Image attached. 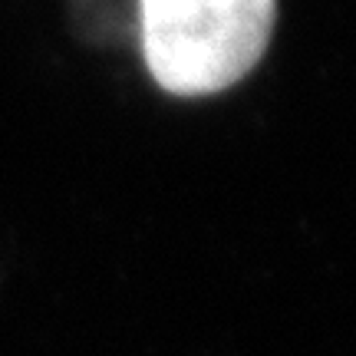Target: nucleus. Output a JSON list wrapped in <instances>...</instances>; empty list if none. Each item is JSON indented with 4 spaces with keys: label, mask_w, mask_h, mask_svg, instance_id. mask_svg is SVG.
Here are the masks:
<instances>
[{
    "label": "nucleus",
    "mask_w": 356,
    "mask_h": 356,
    "mask_svg": "<svg viewBox=\"0 0 356 356\" xmlns=\"http://www.w3.org/2000/svg\"><path fill=\"white\" fill-rule=\"evenodd\" d=\"M277 0H139L142 60L178 99L238 86L264 60Z\"/></svg>",
    "instance_id": "1"
}]
</instances>
